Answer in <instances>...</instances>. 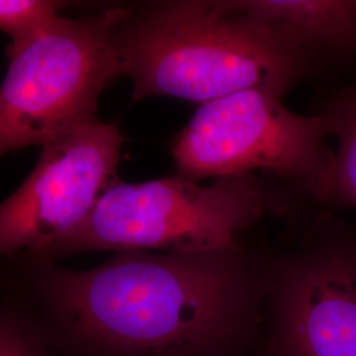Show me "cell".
Wrapping results in <instances>:
<instances>
[{"mask_svg":"<svg viewBox=\"0 0 356 356\" xmlns=\"http://www.w3.org/2000/svg\"><path fill=\"white\" fill-rule=\"evenodd\" d=\"M241 13L307 54L356 42V0H229Z\"/></svg>","mask_w":356,"mask_h":356,"instance_id":"cell-8","label":"cell"},{"mask_svg":"<svg viewBox=\"0 0 356 356\" xmlns=\"http://www.w3.org/2000/svg\"><path fill=\"white\" fill-rule=\"evenodd\" d=\"M61 3L47 0H0V31L17 44L60 16Z\"/></svg>","mask_w":356,"mask_h":356,"instance_id":"cell-11","label":"cell"},{"mask_svg":"<svg viewBox=\"0 0 356 356\" xmlns=\"http://www.w3.org/2000/svg\"><path fill=\"white\" fill-rule=\"evenodd\" d=\"M0 356H57L29 306L15 296L0 306Z\"/></svg>","mask_w":356,"mask_h":356,"instance_id":"cell-10","label":"cell"},{"mask_svg":"<svg viewBox=\"0 0 356 356\" xmlns=\"http://www.w3.org/2000/svg\"><path fill=\"white\" fill-rule=\"evenodd\" d=\"M26 260V304L70 356H238L266 312L267 266L241 245L124 251L88 270Z\"/></svg>","mask_w":356,"mask_h":356,"instance_id":"cell-1","label":"cell"},{"mask_svg":"<svg viewBox=\"0 0 356 356\" xmlns=\"http://www.w3.org/2000/svg\"><path fill=\"white\" fill-rule=\"evenodd\" d=\"M267 276L263 356H356V242L319 234Z\"/></svg>","mask_w":356,"mask_h":356,"instance_id":"cell-7","label":"cell"},{"mask_svg":"<svg viewBox=\"0 0 356 356\" xmlns=\"http://www.w3.org/2000/svg\"><path fill=\"white\" fill-rule=\"evenodd\" d=\"M270 195L254 175L211 184L178 173L138 184L114 181L89 216L38 259L88 251L184 254L239 247L243 231L277 211Z\"/></svg>","mask_w":356,"mask_h":356,"instance_id":"cell-3","label":"cell"},{"mask_svg":"<svg viewBox=\"0 0 356 356\" xmlns=\"http://www.w3.org/2000/svg\"><path fill=\"white\" fill-rule=\"evenodd\" d=\"M325 114L330 119L338 147L321 200L356 209V88Z\"/></svg>","mask_w":356,"mask_h":356,"instance_id":"cell-9","label":"cell"},{"mask_svg":"<svg viewBox=\"0 0 356 356\" xmlns=\"http://www.w3.org/2000/svg\"><path fill=\"white\" fill-rule=\"evenodd\" d=\"M123 136L92 118L42 147L26 182L0 204V263L38 259L89 216L114 181Z\"/></svg>","mask_w":356,"mask_h":356,"instance_id":"cell-6","label":"cell"},{"mask_svg":"<svg viewBox=\"0 0 356 356\" xmlns=\"http://www.w3.org/2000/svg\"><path fill=\"white\" fill-rule=\"evenodd\" d=\"M329 136L325 113H293L281 94L252 88L201 104L173 141L172 157L178 175L194 181L266 172L321 200L334 159Z\"/></svg>","mask_w":356,"mask_h":356,"instance_id":"cell-5","label":"cell"},{"mask_svg":"<svg viewBox=\"0 0 356 356\" xmlns=\"http://www.w3.org/2000/svg\"><path fill=\"white\" fill-rule=\"evenodd\" d=\"M116 51L135 101L173 97L200 104L252 88L284 97L307 58L226 1L202 0L127 8Z\"/></svg>","mask_w":356,"mask_h":356,"instance_id":"cell-2","label":"cell"},{"mask_svg":"<svg viewBox=\"0 0 356 356\" xmlns=\"http://www.w3.org/2000/svg\"><path fill=\"white\" fill-rule=\"evenodd\" d=\"M127 8L58 16L10 44L0 86V156L45 145L95 116L99 95L120 76L116 28Z\"/></svg>","mask_w":356,"mask_h":356,"instance_id":"cell-4","label":"cell"}]
</instances>
